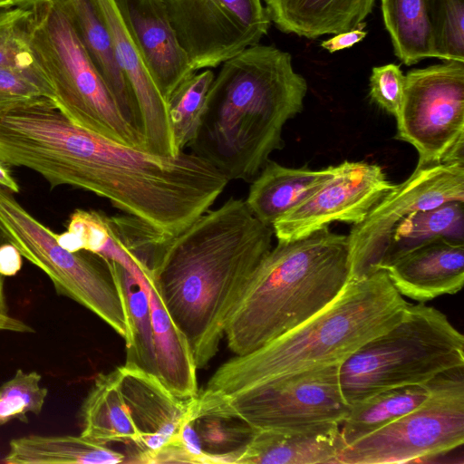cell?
<instances>
[{"instance_id":"cb8c5ba5","label":"cell","mask_w":464,"mask_h":464,"mask_svg":"<svg viewBox=\"0 0 464 464\" xmlns=\"http://www.w3.org/2000/svg\"><path fill=\"white\" fill-rule=\"evenodd\" d=\"M186 415L195 428L208 463H237L256 430L227 412L218 397L207 390L188 401Z\"/></svg>"},{"instance_id":"d590c367","label":"cell","mask_w":464,"mask_h":464,"mask_svg":"<svg viewBox=\"0 0 464 464\" xmlns=\"http://www.w3.org/2000/svg\"><path fill=\"white\" fill-rule=\"evenodd\" d=\"M22 255L9 242L0 243V274L5 276H14L22 268Z\"/></svg>"},{"instance_id":"d6986e66","label":"cell","mask_w":464,"mask_h":464,"mask_svg":"<svg viewBox=\"0 0 464 464\" xmlns=\"http://www.w3.org/2000/svg\"><path fill=\"white\" fill-rule=\"evenodd\" d=\"M139 268L149 296L157 376L178 399L191 400L199 392L191 347L168 313L153 283L151 267Z\"/></svg>"},{"instance_id":"4dcf8cb0","label":"cell","mask_w":464,"mask_h":464,"mask_svg":"<svg viewBox=\"0 0 464 464\" xmlns=\"http://www.w3.org/2000/svg\"><path fill=\"white\" fill-rule=\"evenodd\" d=\"M42 375L18 369L14 376L0 386V427L17 420L29 422V414L39 415L48 390L40 385Z\"/></svg>"},{"instance_id":"603a6c76","label":"cell","mask_w":464,"mask_h":464,"mask_svg":"<svg viewBox=\"0 0 464 464\" xmlns=\"http://www.w3.org/2000/svg\"><path fill=\"white\" fill-rule=\"evenodd\" d=\"M81 435L102 444L121 442L138 450L141 436L122 395L119 371L99 373L81 408Z\"/></svg>"},{"instance_id":"7a4b0ae2","label":"cell","mask_w":464,"mask_h":464,"mask_svg":"<svg viewBox=\"0 0 464 464\" xmlns=\"http://www.w3.org/2000/svg\"><path fill=\"white\" fill-rule=\"evenodd\" d=\"M221 64L189 148L229 181L251 182L284 148V126L303 111L307 82L291 54L272 45L249 46Z\"/></svg>"},{"instance_id":"ba28073f","label":"cell","mask_w":464,"mask_h":464,"mask_svg":"<svg viewBox=\"0 0 464 464\" xmlns=\"http://www.w3.org/2000/svg\"><path fill=\"white\" fill-rule=\"evenodd\" d=\"M464 442V367L431 382L418 407L341 451L337 464L428 462Z\"/></svg>"},{"instance_id":"277c9868","label":"cell","mask_w":464,"mask_h":464,"mask_svg":"<svg viewBox=\"0 0 464 464\" xmlns=\"http://www.w3.org/2000/svg\"><path fill=\"white\" fill-rule=\"evenodd\" d=\"M350 281L348 237L323 227L277 241L259 263L225 328L229 350L245 355L302 324Z\"/></svg>"},{"instance_id":"3957f363","label":"cell","mask_w":464,"mask_h":464,"mask_svg":"<svg viewBox=\"0 0 464 464\" xmlns=\"http://www.w3.org/2000/svg\"><path fill=\"white\" fill-rule=\"evenodd\" d=\"M408 304L383 269L350 280L332 302L302 324L223 363L205 390L230 396L298 372L342 364L397 324Z\"/></svg>"},{"instance_id":"f1b7e54d","label":"cell","mask_w":464,"mask_h":464,"mask_svg":"<svg viewBox=\"0 0 464 464\" xmlns=\"http://www.w3.org/2000/svg\"><path fill=\"white\" fill-rule=\"evenodd\" d=\"M437 238L464 242V201H449L420 210L401 221L380 269L402 253Z\"/></svg>"},{"instance_id":"e0dca14e","label":"cell","mask_w":464,"mask_h":464,"mask_svg":"<svg viewBox=\"0 0 464 464\" xmlns=\"http://www.w3.org/2000/svg\"><path fill=\"white\" fill-rule=\"evenodd\" d=\"M122 395L132 421L141 436V445L128 462L179 440L188 401L174 396L160 378L138 367H117Z\"/></svg>"},{"instance_id":"30bf717a","label":"cell","mask_w":464,"mask_h":464,"mask_svg":"<svg viewBox=\"0 0 464 464\" xmlns=\"http://www.w3.org/2000/svg\"><path fill=\"white\" fill-rule=\"evenodd\" d=\"M454 200L464 201V160L417 165L411 176L383 196L347 235L350 280L380 270L401 221L417 211Z\"/></svg>"},{"instance_id":"e575fe53","label":"cell","mask_w":464,"mask_h":464,"mask_svg":"<svg viewBox=\"0 0 464 464\" xmlns=\"http://www.w3.org/2000/svg\"><path fill=\"white\" fill-rule=\"evenodd\" d=\"M405 75L399 65L388 63L372 68L370 97L389 114L398 118L404 94Z\"/></svg>"},{"instance_id":"5bb4252c","label":"cell","mask_w":464,"mask_h":464,"mask_svg":"<svg viewBox=\"0 0 464 464\" xmlns=\"http://www.w3.org/2000/svg\"><path fill=\"white\" fill-rule=\"evenodd\" d=\"M109 32L115 59L135 99L145 150L176 157L168 103L153 82L114 0H93Z\"/></svg>"},{"instance_id":"7c38bea8","label":"cell","mask_w":464,"mask_h":464,"mask_svg":"<svg viewBox=\"0 0 464 464\" xmlns=\"http://www.w3.org/2000/svg\"><path fill=\"white\" fill-rule=\"evenodd\" d=\"M179 44L197 72L258 44L271 21L261 0H162Z\"/></svg>"},{"instance_id":"44dd1931","label":"cell","mask_w":464,"mask_h":464,"mask_svg":"<svg viewBox=\"0 0 464 464\" xmlns=\"http://www.w3.org/2000/svg\"><path fill=\"white\" fill-rule=\"evenodd\" d=\"M270 21L283 33L308 39L364 29L375 0H263Z\"/></svg>"},{"instance_id":"9a60e30c","label":"cell","mask_w":464,"mask_h":464,"mask_svg":"<svg viewBox=\"0 0 464 464\" xmlns=\"http://www.w3.org/2000/svg\"><path fill=\"white\" fill-rule=\"evenodd\" d=\"M157 88L167 100L195 73L162 0H114Z\"/></svg>"},{"instance_id":"2e32d148","label":"cell","mask_w":464,"mask_h":464,"mask_svg":"<svg viewBox=\"0 0 464 464\" xmlns=\"http://www.w3.org/2000/svg\"><path fill=\"white\" fill-rule=\"evenodd\" d=\"M401 295L419 303L454 295L464 284V242L437 238L381 267Z\"/></svg>"},{"instance_id":"8992f818","label":"cell","mask_w":464,"mask_h":464,"mask_svg":"<svg viewBox=\"0 0 464 464\" xmlns=\"http://www.w3.org/2000/svg\"><path fill=\"white\" fill-rule=\"evenodd\" d=\"M32 9L30 45L52 88L56 107L85 130L145 150L142 133L124 118L65 17L50 2Z\"/></svg>"},{"instance_id":"d4e9b609","label":"cell","mask_w":464,"mask_h":464,"mask_svg":"<svg viewBox=\"0 0 464 464\" xmlns=\"http://www.w3.org/2000/svg\"><path fill=\"white\" fill-rule=\"evenodd\" d=\"M127 456L107 444L82 435H28L13 439L6 464H109L127 462Z\"/></svg>"},{"instance_id":"f546056e","label":"cell","mask_w":464,"mask_h":464,"mask_svg":"<svg viewBox=\"0 0 464 464\" xmlns=\"http://www.w3.org/2000/svg\"><path fill=\"white\" fill-rule=\"evenodd\" d=\"M215 77L210 69L195 72L184 80L167 100L175 145L184 151L194 141L206 105L207 94Z\"/></svg>"},{"instance_id":"8fae6325","label":"cell","mask_w":464,"mask_h":464,"mask_svg":"<svg viewBox=\"0 0 464 464\" xmlns=\"http://www.w3.org/2000/svg\"><path fill=\"white\" fill-rule=\"evenodd\" d=\"M340 365L298 372L230 396L215 393L227 412L255 430L341 424L351 404L342 391Z\"/></svg>"},{"instance_id":"ffe728a7","label":"cell","mask_w":464,"mask_h":464,"mask_svg":"<svg viewBox=\"0 0 464 464\" xmlns=\"http://www.w3.org/2000/svg\"><path fill=\"white\" fill-rule=\"evenodd\" d=\"M337 170L338 165L313 169L307 165L288 168L269 160L251 181L245 202L259 221L272 227L317 192Z\"/></svg>"},{"instance_id":"9c48e42d","label":"cell","mask_w":464,"mask_h":464,"mask_svg":"<svg viewBox=\"0 0 464 464\" xmlns=\"http://www.w3.org/2000/svg\"><path fill=\"white\" fill-rule=\"evenodd\" d=\"M395 139L412 145L417 165L464 160V62L411 70Z\"/></svg>"},{"instance_id":"f35d334b","label":"cell","mask_w":464,"mask_h":464,"mask_svg":"<svg viewBox=\"0 0 464 464\" xmlns=\"http://www.w3.org/2000/svg\"><path fill=\"white\" fill-rule=\"evenodd\" d=\"M0 186L8 189L12 193H18L19 185L12 176L9 166L0 161Z\"/></svg>"},{"instance_id":"74e56055","label":"cell","mask_w":464,"mask_h":464,"mask_svg":"<svg viewBox=\"0 0 464 464\" xmlns=\"http://www.w3.org/2000/svg\"><path fill=\"white\" fill-rule=\"evenodd\" d=\"M0 331H11L21 334L34 333V330L24 322L11 315L0 314Z\"/></svg>"},{"instance_id":"4316f807","label":"cell","mask_w":464,"mask_h":464,"mask_svg":"<svg viewBox=\"0 0 464 464\" xmlns=\"http://www.w3.org/2000/svg\"><path fill=\"white\" fill-rule=\"evenodd\" d=\"M431 382L385 390L352 404L340 424L344 446L353 444L418 407L429 396Z\"/></svg>"},{"instance_id":"60d3db41","label":"cell","mask_w":464,"mask_h":464,"mask_svg":"<svg viewBox=\"0 0 464 464\" xmlns=\"http://www.w3.org/2000/svg\"><path fill=\"white\" fill-rule=\"evenodd\" d=\"M3 240V237L0 234V243ZM0 314L2 315H10L8 313L5 292H4V276L0 274Z\"/></svg>"},{"instance_id":"836d02e7","label":"cell","mask_w":464,"mask_h":464,"mask_svg":"<svg viewBox=\"0 0 464 464\" xmlns=\"http://www.w3.org/2000/svg\"><path fill=\"white\" fill-rule=\"evenodd\" d=\"M40 97L53 101L52 88L42 71L0 67V111Z\"/></svg>"},{"instance_id":"d6a6232c","label":"cell","mask_w":464,"mask_h":464,"mask_svg":"<svg viewBox=\"0 0 464 464\" xmlns=\"http://www.w3.org/2000/svg\"><path fill=\"white\" fill-rule=\"evenodd\" d=\"M438 58L464 62V0H432Z\"/></svg>"},{"instance_id":"83f0119b","label":"cell","mask_w":464,"mask_h":464,"mask_svg":"<svg viewBox=\"0 0 464 464\" xmlns=\"http://www.w3.org/2000/svg\"><path fill=\"white\" fill-rule=\"evenodd\" d=\"M109 261L124 295L131 329V343L126 347L125 363L157 375L150 307L142 274L131 257L124 264Z\"/></svg>"},{"instance_id":"ab89813d","label":"cell","mask_w":464,"mask_h":464,"mask_svg":"<svg viewBox=\"0 0 464 464\" xmlns=\"http://www.w3.org/2000/svg\"><path fill=\"white\" fill-rule=\"evenodd\" d=\"M49 0H0V10L14 7L32 8Z\"/></svg>"},{"instance_id":"7402d4cb","label":"cell","mask_w":464,"mask_h":464,"mask_svg":"<svg viewBox=\"0 0 464 464\" xmlns=\"http://www.w3.org/2000/svg\"><path fill=\"white\" fill-rule=\"evenodd\" d=\"M49 2L72 27L113 94L124 118L140 131L135 99L117 63L109 32L93 0Z\"/></svg>"},{"instance_id":"8d00e7d4","label":"cell","mask_w":464,"mask_h":464,"mask_svg":"<svg viewBox=\"0 0 464 464\" xmlns=\"http://www.w3.org/2000/svg\"><path fill=\"white\" fill-rule=\"evenodd\" d=\"M366 34L367 32L361 28L334 34V36L328 40L323 41L321 46L329 53H335L361 42L365 38Z\"/></svg>"},{"instance_id":"52a82bcc","label":"cell","mask_w":464,"mask_h":464,"mask_svg":"<svg viewBox=\"0 0 464 464\" xmlns=\"http://www.w3.org/2000/svg\"><path fill=\"white\" fill-rule=\"evenodd\" d=\"M0 234L22 256L40 268L55 291L99 316L124 341L131 343V329L124 295L110 261L87 250L70 251L57 234L33 217L0 186Z\"/></svg>"},{"instance_id":"6da1fadb","label":"cell","mask_w":464,"mask_h":464,"mask_svg":"<svg viewBox=\"0 0 464 464\" xmlns=\"http://www.w3.org/2000/svg\"><path fill=\"white\" fill-rule=\"evenodd\" d=\"M273 236L272 227L259 221L245 200L231 197L160 247L152 280L198 369L217 354L227 320L272 248Z\"/></svg>"},{"instance_id":"484cf974","label":"cell","mask_w":464,"mask_h":464,"mask_svg":"<svg viewBox=\"0 0 464 464\" xmlns=\"http://www.w3.org/2000/svg\"><path fill=\"white\" fill-rule=\"evenodd\" d=\"M395 55L406 65L438 58L432 0H381Z\"/></svg>"},{"instance_id":"ac0fdd59","label":"cell","mask_w":464,"mask_h":464,"mask_svg":"<svg viewBox=\"0 0 464 464\" xmlns=\"http://www.w3.org/2000/svg\"><path fill=\"white\" fill-rule=\"evenodd\" d=\"M340 424L256 430L237 464H337Z\"/></svg>"},{"instance_id":"1f68e13d","label":"cell","mask_w":464,"mask_h":464,"mask_svg":"<svg viewBox=\"0 0 464 464\" xmlns=\"http://www.w3.org/2000/svg\"><path fill=\"white\" fill-rule=\"evenodd\" d=\"M32 17V8L0 10V67L42 71L30 45Z\"/></svg>"},{"instance_id":"4fadbf2b","label":"cell","mask_w":464,"mask_h":464,"mask_svg":"<svg viewBox=\"0 0 464 464\" xmlns=\"http://www.w3.org/2000/svg\"><path fill=\"white\" fill-rule=\"evenodd\" d=\"M394 186L377 164L343 161L317 192L272 225L274 235L291 241L333 222L358 224Z\"/></svg>"},{"instance_id":"5b68a950","label":"cell","mask_w":464,"mask_h":464,"mask_svg":"<svg viewBox=\"0 0 464 464\" xmlns=\"http://www.w3.org/2000/svg\"><path fill=\"white\" fill-rule=\"evenodd\" d=\"M464 367V337L441 311L408 304L401 319L374 336L339 369L341 387L351 405L380 392L422 384Z\"/></svg>"}]
</instances>
